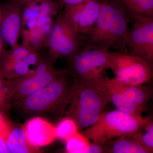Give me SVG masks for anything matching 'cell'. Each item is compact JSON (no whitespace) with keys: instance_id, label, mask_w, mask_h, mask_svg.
<instances>
[{"instance_id":"cell-23","label":"cell","mask_w":153,"mask_h":153,"mask_svg":"<svg viewBox=\"0 0 153 153\" xmlns=\"http://www.w3.org/2000/svg\"><path fill=\"white\" fill-rule=\"evenodd\" d=\"M85 153H105L104 146L98 143H90Z\"/></svg>"},{"instance_id":"cell-12","label":"cell","mask_w":153,"mask_h":153,"mask_svg":"<svg viewBox=\"0 0 153 153\" xmlns=\"http://www.w3.org/2000/svg\"><path fill=\"white\" fill-rule=\"evenodd\" d=\"M29 145L33 149L49 144L57 138L55 127L40 117H34L24 127Z\"/></svg>"},{"instance_id":"cell-2","label":"cell","mask_w":153,"mask_h":153,"mask_svg":"<svg viewBox=\"0 0 153 153\" xmlns=\"http://www.w3.org/2000/svg\"><path fill=\"white\" fill-rule=\"evenodd\" d=\"M73 84L68 70H62L49 84L13 104L25 117H41L49 114L60 120L65 114Z\"/></svg>"},{"instance_id":"cell-27","label":"cell","mask_w":153,"mask_h":153,"mask_svg":"<svg viewBox=\"0 0 153 153\" xmlns=\"http://www.w3.org/2000/svg\"><path fill=\"white\" fill-rule=\"evenodd\" d=\"M1 9H0V25H1Z\"/></svg>"},{"instance_id":"cell-20","label":"cell","mask_w":153,"mask_h":153,"mask_svg":"<svg viewBox=\"0 0 153 153\" xmlns=\"http://www.w3.org/2000/svg\"><path fill=\"white\" fill-rule=\"evenodd\" d=\"M55 128L57 138L65 141L79 132L74 121L66 117L59 122Z\"/></svg>"},{"instance_id":"cell-28","label":"cell","mask_w":153,"mask_h":153,"mask_svg":"<svg viewBox=\"0 0 153 153\" xmlns=\"http://www.w3.org/2000/svg\"><path fill=\"white\" fill-rule=\"evenodd\" d=\"M1 43H0V55H1Z\"/></svg>"},{"instance_id":"cell-11","label":"cell","mask_w":153,"mask_h":153,"mask_svg":"<svg viewBox=\"0 0 153 153\" xmlns=\"http://www.w3.org/2000/svg\"><path fill=\"white\" fill-rule=\"evenodd\" d=\"M62 71L54 68L44 73L37 74L32 72L22 79H13L14 90L12 104L47 85L55 79Z\"/></svg>"},{"instance_id":"cell-6","label":"cell","mask_w":153,"mask_h":153,"mask_svg":"<svg viewBox=\"0 0 153 153\" xmlns=\"http://www.w3.org/2000/svg\"><path fill=\"white\" fill-rule=\"evenodd\" d=\"M108 67L117 80L128 85L145 84L152 79L153 69L139 57L120 52L108 53Z\"/></svg>"},{"instance_id":"cell-5","label":"cell","mask_w":153,"mask_h":153,"mask_svg":"<svg viewBox=\"0 0 153 153\" xmlns=\"http://www.w3.org/2000/svg\"><path fill=\"white\" fill-rule=\"evenodd\" d=\"M109 51L82 48L68 57V71L73 81L99 79L108 76L106 71Z\"/></svg>"},{"instance_id":"cell-14","label":"cell","mask_w":153,"mask_h":153,"mask_svg":"<svg viewBox=\"0 0 153 153\" xmlns=\"http://www.w3.org/2000/svg\"><path fill=\"white\" fill-rule=\"evenodd\" d=\"M105 153H152L153 148L138 142L130 136L120 137L105 145Z\"/></svg>"},{"instance_id":"cell-15","label":"cell","mask_w":153,"mask_h":153,"mask_svg":"<svg viewBox=\"0 0 153 153\" xmlns=\"http://www.w3.org/2000/svg\"><path fill=\"white\" fill-rule=\"evenodd\" d=\"M130 23L143 18L153 17V0H118Z\"/></svg>"},{"instance_id":"cell-16","label":"cell","mask_w":153,"mask_h":153,"mask_svg":"<svg viewBox=\"0 0 153 153\" xmlns=\"http://www.w3.org/2000/svg\"><path fill=\"white\" fill-rule=\"evenodd\" d=\"M6 143L9 153H30L33 149L28 143L24 128L21 127H12Z\"/></svg>"},{"instance_id":"cell-8","label":"cell","mask_w":153,"mask_h":153,"mask_svg":"<svg viewBox=\"0 0 153 153\" xmlns=\"http://www.w3.org/2000/svg\"><path fill=\"white\" fill-rule=\"evenodd\" d=\"M49 44L53 60L60 57H69L83 47L84 40L76 33L63 12L54 23L49 36Z\"/></svg>"},{"instance_id":"cell-29","label":"cell","mask_w":153,"mask_h":153,"mask_svg":"<svg viewBox=\"0 0 153 153\" xmlns=\"http://www.w3.org/2000/svg\"><path fill=\"white\" fill-rule=\"evenodd\" d=\"M1 55H0V61H1Z\"/></svg>"},{"instance_id":"cell-18","label":"cell","mask_w":153,"mask_h":153,"mask_svg":"<svg viewBox=\"0 0 153 153\" xmlns=\"http://www.w3.org/2000/svg\"><path fill=\"white\" fill-rule=\"evenodd\" d=\"M14 90V82L12 79L0 77V111L5 113L12 105Z\"/></svg>"},{"instance_id":"cell-19","label":"cell","mask_w":153,"mask_h":153,"mask_svg":"<svg viewBox=\"0 0 153 153\" xmlns=\"http://www.w3.org/2000/svg\"><path fill=\"white\" fill-rule=\"evenodd\" d=\"M66 152L70 153H85L90 143V140L78 132L66 141Z\"/></svg>"},{"instance_id":"cell-21","label":"cell","mask_w":153,"mask_h":153,"mask_svg":"<svg viewBox=\"0 0 153 153\" xmlns=\"http://www.w3.org/2000/svg\"><path fill=\"white\" fill-rule=\"evenodd\" d=\"M134 140L144 146L153 148V121L152 120L130 136Z\"/></svg>"},{"instance_id":"cell-17","label":"cell","mask_w":153,"mask_h":153,"mask_svg":"<svg viewBox=\"0 0 153 153\" xmlns=\"http://www.w3.org/2000/svg\"><path fill=\"white\" fill-rule=\"evenodd\" d=\"M108 88L111 94V102L118 110L136 115H142L145 111V108L136 104L122 93L109 88Z\"/></svg>"},{"instance_id":"cell-24","label":"cell","mask_w":153,"mask_h":153,"mask_svg":"<svg viewBox=\"0 0 153 153\" xmlns=\"http://www.w3.org/2000/svg\"><path fill=\"white\" fill-rule=\"evenodd\" d=\"M60 7L66 6L75 5L81 3L85 2L89 0H58Z\"/></svg>"},{"instance_id":"cell-3","label":"cell","mask_w":153,"mask_h":153,"mask_svg":"<svg viewBox=\"0 0 153 153\" xmlns=\"http://www.w3.org/2000/svg\"><path fill=\"white\" fill-rule=\"evenodd\" d=\"M129 21L118 0H101L93 29L82 48L106 49L126 53L125 40Z\"/></svg>"},{"instance_id":"cell-25","label":"cell","mask_w":153,"mask_h":153,"mask_svg":"<svg viewBox=\"0 0 153 153\" xmlns=\"http://www.w3.org/2000/svg\"><path fill=\"white\" fill-rule=\"evenodd\" d=\"M7 153L9 152L6 145V140L0 135V153Z\"/></svg>"},{"instance_id":"cell-10","label":"cell","mask_w":153,"mask_h":153,"mask_svg":"<svg viewBox=\"0 0 153 153\" xmlns=\"http://www.w3.org/2000/svg\"><path fill=\"white\" fill-rule=\"evenodd\" d=\"M20 6L10 1L0 8L1 13L0 36L13 49L17 46L22 30V15Z\"/></svg>"},{"instance_id":"cell-4","label":"cell","mask_w":153,"mask_h":153,"mask_svg":"<svg viewBox=\"0 0 153 153\" xmlns=\"http://www.w3.org/2000/svg\"><path fill=\"white\" fill-rule=\"evenodd\" d=\"M152 120L117 109L103 112L95 123L80 132L92 142L105 146L120 137L130 136Z\"/></svg>"},{"instance_id":"cell-1","label":"cell","mask_w":153,"mask_h":153,"mask_svg":"<svg viewBox=\"0 0 153 153\" xmlns=\"http://www.w3.org/2000/svg\"><path fill=\"white\" fill-rule=\"evenodd\" d=\"M108 76L74 82L65 116L76 123L80 132L96 122L111 102Z\"/></svg>"},{"instance_id":"cell-26","label":"cell","mask_w":153,"mask_h":153,"mask_svg":"<svg viewBox=\"0 0 153 153\" xmlns=\"http://www.w3.org/2000/svg\"><path fill=\"white\" fill-rule=\"evenodd\" d=\"M34 1H36V0H10V1L18 4L21 5L27 4L28 3Z\"/></svg>"},{"instance_id":"cell-13","label":"cell","mask_w":153,"mask_h":153,"mask_svg":"<svg viewBox=\"0 0 153 153\" xmlns=\"http://www.w3.org/2000/svg\"><path fill=\"white\" fill-rule=\"evenodd\" d=\"M143 85H132L124 84L115 78L109 79L108 87L122 93L134 103L146 108L151 98L150 91Z\"/></svg>"},{"instance_id":"cell-9","label":"cell","mask_w":153,"mask_h":153,"mask_svg":"<svg viewBox=\"0 0 153 153\" xmlns=\"http://www.w3.org/2000/svg\"><path fill=\"white\" fill-rule=\"evenodd\" d=\"M101 0H89L75 5L66 6L63 13L76 33L84 40L93 29Z\"/></svg>"},{"instance_id":"cell-22","label":"cell","mask_w":153,"mask_h":153,"mask_svg":"<svg viewBox=\"0 0 153 153\" xmlns=\"http://www.w3.org/2000/svg\"><path fill=\"white\" fill-rule=\"evenodd\" d=\"M4 114L0 111V135L6 140L12 126L8 121Z\"/></svg>"},{"instance_id":"cell-7","label":"cell","mask_w":153,"mask_h":153,"mask_svg":"<svg viewBox=\"0 0 153 153\" xmlns=\"http://www.w3.org/2000/svg\"><path fill=\"white\" fill-rule=\"evenodd\" d=\"M131 23L126 36V53L142 59L153 69V17Z\"/></svg>"}]
</instances>
